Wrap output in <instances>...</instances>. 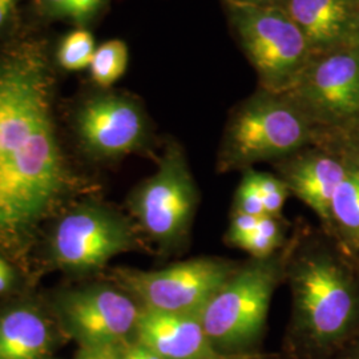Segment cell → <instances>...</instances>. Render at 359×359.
I'll use <instances>...</instances> for the list:
<instances>
[{
	"label": "cell",
	"mask_w": 359,
	"mask_h": 359,
	"mask_svg": "<svg viewBox=\"0 0 359 359\" xmlns=\"http://www.w3.org/2000/svg\"><path fill=\"white\" fill-rule=\"evenodd\" d=\"M135 244V231L123 216L104 206H83L57 224L52 256L65 269L95 271Z\"/></svg>",
	"instance_id": "30bf717a"
},
{
	"label": "cell",
	"mask_w": 359,
	"mask_h": 359,
	"mask_svg": "<svg viewBox=\"0 0 359 359\" xmlns=\"http://www.w3.org/2000/svg\"><path fill=\"white\" fill-rule=\"evenodd\" d=\"M345 161L346 175L334 193L329 231L345 246V249L358 255L359 169L347 160Z\"/></svg>",
	"instance_id": "2e32d148"
},
{
	"label": "cell",
	"mask_w": 359,
	"mask_h": 359,
	"mask_svg": "<svg viewBox=\"0 0 359 359\" xmlns=\"http://www.w3.org/2000/svg\"><path fill=\"white\" fill-rule=\"evenodd\" d=\"M344 359H359V347L354 348V350Z\"/></svg>",
	"instance_id": "f546056e"
},
{
	"label": "cell",
	"mask_w": 359,
	"mask_h": 359,
	"mask_svg": "<svg viewBox=\"0 0 359 359\" xmlns=\"http://www.w3.org/2000/svg\"><path fill=\"white\" fill-rule=\"evenodd\" d=\"M65 330L81 346H121L135 339L142 306L111 285H92L67 292L57 299Z\"/></svg>",
	"instance_id": "9c48e42d"
},
{
	"label": "cell",
	"mask_w": 359,
	"mask_h": 359,
	"mask_svg": "<svg viewBox=\"0 0 359 359\" xmlns=\"http://www.w3.org/2000/svg\"><path fill=\"white\" fill-rule=\"evenodd\" d=\"M290 194L308 205L329 229L334 193L345 177L346 161L337 152L302 149L276 163Z\"/></svg>",
	"instance_id": "7c38bea8"
},
{
	"label": "cell",
	"mask_w": 359,
	"mask_h": 359,
	"mask_svg": "<svg viewBox=\"0 0 359 359\" xmlns=\"http://www.w3.org/2000/svg\"><path fill=\"white\" fill-rule=\"evenodd\" d=\"M65 182L43 67L20 59L0 63V236L34 225Z\"/></svg>",
	"instance_id": "6da1fadb"
},
{
	"label": "cell",
	"mask_w": 359,
	"mask_h": 359,
	"mask_svg": "<svg viewBox=\"0 0 359 359\" xmlns=\"http://www.w3.org/2000/svg\"><path fill=\"white\" fill-rule=\"evenodd\" d=\"M77 130L90 152L115 158L140 149L148 126L139 104L126 96L103 95L83 105L77 116Z\"/></svg>",
	"instance_id": "8fae6325"
},
{
	"label": "cell",
	"mask_w": 359,
	"mask_h": 359,
	"mask_svg": "<svg viewBox=\"0 0 359 359\" xmlns=\"http://www.w3.org/2000/svg\"><path fill=\"white\" fill-rule=\"evenodd\" d=\"M358 256H359V252H358Z\"/></svg>",
	"instance_id": "d6a6232c"
},
{
	"label": "cell",
	"mask_w": 359,
	"mask_h": 359,
	"mask_svg": "<svg viewBox=\"0 0 359 359\" xmlns=\"http://www.w3.org/2000/svg\"><path fill=\"white\" fill-rule=\"evenodd\" d=\"M348 1H351V3L355 4V6H359V0H348Z\"/></svg>",
	"instance_id": "4dcf8cb0"
},
{
	"label": "cell",
	"mask_w": 359,
	"mask_h": 359,
	"mask_svg": "<svg viewBox=\"0 0 359 359\" xmlns=\"http://www.w3.org/2000/svg\"><path fill=\"white\" fill-rule=\"evenodd\" d=\"M121 346H81L77 353L76 359H120Z\"/></svg>",
	"instance_id": "d4e9b609"
},
{
	"label": "cell",
	"mask_w": 359,
	"mask_h": 359,
	"mask_svg": "<svg viewBox=\"0 0 359 359\" xmlns=\"http://www.w3.org/2000/svg\"><path fill=\"white\" fill-rule=\"evenodd\" d=\"M243 359H257V358H253V357H252V355H246V357H245V358H243Z\"/></svg>",
	"instance_id": "1f68e13d"
},
{
	"label": "cell",
	"mask_w": 359,
	"mask_h": 359,
	"mask_svg": "<svg viewBox=\"0 0 359 359\" xmlns=\"http://www.w3.org/2000/svg\"><path fill=\"white\" fill-rule=\"evenodd\" d=\"M286 95L318 129L359 121V51L347 47L313 56Z\"/></svg>",
	"instance_id": "ba28073f"
},
{
	"label": "cell",
	"mask_w": 359,
	"mask_h": 359,
	"mask_svg": "<svg viewBox=\"0 0 359 359\" xmlns=\"http://www.w3.org/2000/svg\"><path fill=\"white\" fill-rule=\"evenodd\" d=\"M231 212L250 215V216H257V217L268 216L265 212L264 203H262L261 193L257 187L253 168H249L244 170L241 182L234 194V203H233Z\"/></svg>",
	"instance_id": "7402d4cb"
},
{
	"label": "cell",
	"mask_w": 359,
	"mask_h": 359,
	"mask_svg": "<svg viewBox=\"0 0 359 359\" xmlns=\"http://www.w3.org/2000/svg\"><path fill=\"white\" fill-rule=\"evenodd\" d=\"M19 0H0V28L7 22Z\"/></svg>",
	"instance_id": "4316f807"
},
{
	"label": "cell",
	"mask_w": 359,
	"mask_h": 359,
	"mask_svg": "<svg viewBox=\"0 0 359 359\" xmlns=\"http://www.w3.org/2000/svg\"><path fill=\"white\" fill-rule=\"evenodd\" d=\"M135 339L163 359H243L218 353L200 317L142 309Z\"/></svg>",
	"instance_id": "4fadbf2b"
},
{
	"label": "cell",
	"mask_w": 359,
	"mask_h": 359,
	"mask_svg": "<svg viewBox=\"0 0 359 359\" xmlns=\"http://www.w3.org/2000/svg\"><path fill=\"white\" fill-rule=\"evenodd\" d=\"M285 281L292 294L290 337L308 354L341 346L359 329V283L326 245L297 233Z\"/></svg>",
	"instance_id": "7a4b0ae2"
},
{
	"label": "cell",
	"mask_w": 359,
	"mask_h": 359,
	"mask_svg": "<svg viewBox=\"0 0 359 359\" xmlns=\"http://www.w3.org/2000/svg\"><path fill=\"white\" fill-rule=\"evenodd\" d=\"M225 3H237V4H257V6H280L281 0H225Z\"/></svg>",
	"instance_id": "83f0119b"
},
{
	"label": "cell",
	"mask_w": 359,
	"mask_h": 359,
	"mask_svg": "<svg viewBox=\"0 0 359 359\" xmlns=\"http://www.w3.org/2000/svg\"><path fill=\"white\" fill-rule=\"evenodd\" d=\"M226 7L261 90L286 93L313 57L302 31L280 6L226 3Z\"/></svg>",
	"instance_id": "5b68a950"
},
{
	"label": "cell",
	"mask_w": 359,
	"mask_h": 359,
	"mask_svg": "<svg viewBox=\"0 0 359 359\" xmlns=\"http://www.w3.org/2000/svg\"><path fill=\"white\" fill-rule=\"evenodd\" d=\"M353 47L359 51V6L355 16V27H354V36H353Z\"/></svg>",
	"instance_id": "f1b7e54d"
},
{
	"label": "cell",
	"mask_w": 359,
	"mask_h": 359,
	"mask_svg": "<svg viewBox=\"0 0 359 359\" xmlns=\"http://www.w3.org/2000/svg\"><path fill=\"white\" fill-rule=\"evenodd\" d=\"M128 60V46L120 39L108 40L95 51L90 65V77L99 87L108 88L126 74Z\"/></svg>",
	"instance_id": "e0dca14e"
},
{
	"label": "cell",
	"mask_w": 359,
	"mask_h": 359,
	"mask_svg": "<svg viewBox=\"0 0 359 359\" xmlns=\"http://www.w3.org/2000/svg\"><path fill=\"white\" fill-rule=\"evenodd\" d=\"M200 192L182 148L170 142L157 170L132 194L130 209L142 231L163 250L189 240Z\"/></svg>",
	"instance_id": "8992f818"
},
{
	"label": "cell",
	"mask_w": 359,
	"mask_h": 359,
	"mask_svg": "<svg viewBox=\"0 0 359 359\" xmlns=\"http://www.w3.org/2000/svg\"><path fill=\"white\" fill-rule=\"evenodd\" d=\"M335 137L338 140V144H337L338 152L337 154L359 169L358 121L347 128L338 129Z\"/></svg>",
	"instance_id": "603a6c76"
},
{
	"label": "cell",
	"mask_w": 359,
	"mask_h": 359,
	"mask_svg": "<svg viewBox=\"0 0 359 359\" xmlns=\"http://www.w3.org/2000/svg\"><path fill=\"white\" fill-rule=\"evenodd\" d=\"M318 139V129L286 95L257 90L231 112L219 144V173L280 161Z\"/></svg>",
	"instance_id": "3957f363"
},
{
	"label": "cell",
	"mask_w": 359,
	"mask_h": 359,
	"mask_svg": "<svg viewBox=\"0 0 359 359\" xmlns=\"http://www.w3.org/2000/svg\"><path fill=\"white\" fill-rule=\"evenodd\" d=\"M95 39L87 29H76L68 34L57 50V62L68 71L90 68L95 55Z\"/></svg>",
	"instance_id": "d6986e66"
},
{
	"label": "cell",
	"mask_w": 359,
	"mask_h": 359,
	"mask_svg": "<svg viewBox=\"0 0 359 359\" xmlns=\"http://www.w3.org/2000/svg\"><path fill=\"white\" fill-rule=\"evenodd\" d=\"M290 249L292 238L273 256L240 264L201 310L200 321L218 353L249 355L264 333L273 294L285 281Z\"/></svg>",
	"instance_id": "277c9868"
},
{
	"label": "cell",
	"mask_w": 359,
	"mask_h": 359,
	"mask_svg": "<svg viewBox=\"0 0 359 359\" xmlns=\"http://www.w3.org/2000/svg\"><path fill=\"white\" fill-rule=\"evenodd\" d=\"M105 0H40L43 11L52 18L86 25L102 10Z\"/></svg>",
	"instance_id": "ffe728a7"
},
{
	"label": "cell",
	"mask_w": 359,
	"mask_h": 359,
	"mask_svg": "<svg viewBox=\"0 0 359 359\" xmlns=\"http://www.w3.org/2000/svg\"><path fill=\"white\" fill-rule=\"evenodd\" d=\"M13 281V270L3 258H0V293H4L6 290H8Z\"/></svg>",
	"instance_id": "484cf974"
},
{
	"label": "cell",
	"mask_w": 359,
	"mask_h": 359,
	"mask_svg": "<svg viewBox=\"0 0 359 359\" xmlns=\"http://www.w3.org/2000/svg\"><path fill=\"white\" fill-rule=\"evenodd\" d=\"M287 244L286 225L283 218L264 216L256 229L246 234L234 248L246 252L252 258H266Z\"/></svg>",
	"instance_id": "ac0fdd59"
},
{
	"label": "cell",
	"mask_w": 359,
	"mask_h": 359,
	"mask_svg": "<svg viewBox=\"0 0 359 359\" xmlns=\"http://www.w3.org/2000/svg\"><path fill=\"white\" fill-rule=\"evenodd\" d=\"M238 266L219 257H197L160 270L117 269L114 277L142 309L198 316Z\"/></svg>",
	"instance_id": "52a82bcc"
},
{
	"label": "cell",
	"mask_w": 359,
	"mask_h": 359,
	"mask_svg": "<svg viewBox=\"0 0 359 359\" xmlns=\"http://www.w3.org/2000/svg\"><path fill=\"white\" fill-rule=\"evenodd\" d=\"M50 341L47 323L29 309H15L0 318V359H41Z\"/></svg>",
	"instance_id": "9a60e30c"
},
{
	"label": "cell",
	"mask_w": 359,
	"mask_h": 359,
	"mask_svg": "<svg viewBox=\"0 0 359 359\" xmlns=\"http://www.w3.org/2000/svg\"><path fill=\"white\" fill-rule=\"evenodd\" d=\"M120 359H163L149 347L132 339L120 347Z\"/></svg>",
	"instance_id": "cb8c5ba5"
},
{
	"label": "cell",
	"mask_w": 359,
	"mask_h": 359,
	"mask_svg": "<svg viewBox=\"0 0 359 359\" xmlns=\"http://www.w3.org/2000/svg\"><path fill=\"white\" fill-rule=\"evenodd\" d=\"M308 40L313 56L353 47L358 6L348 0H281Z\"/></svg>",
	"instance_id": "5bb4252c"
},
{
	"label": "cell",
	"mask_w": 359,
	"mask_h": 359,
	"mask_svg": "<svg viewBox=\"0 0 359 359\" xmlns=\"http://www.w3.org/2000/svg\"><path fill=\"white\" fill-rule=\"evenodd\" d=\"M258 191L261 193L265 212L270 217L283 218V209L290 194L283 180L276 175L255 170Z\"/></svg>",
	"instance_id": "44dd1931"
}]
</instances>
